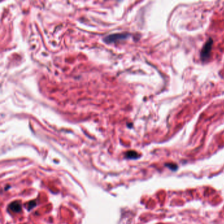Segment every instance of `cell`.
Listing matches in <instances>:
<instances>
[{
  "mask_svg": "<svg viewBox=\"0 0 224 224\" xmlns=\"http://www.w3.org/2000/svg\"><path fill=\"white\" fill-rule=\"evenodd\" d=\"M28 209L30 210L31 208H33L36 205V203L34 201H31V202H29V203L28 204Z\"/></svg>",
  "mask_w": 224,
  "mask_h": 224,
  "instance_id": "cell-6",
  "label": "cell"
},
{
  "mask_svg": "<svg viewBox=\"0 0 224 224\" xmlns=\"http://www.w3.org/2000/svg\"><path fill=\"white\" fill-rule=\"evenodd\" d=\"M126 157L130 159H136L139 157V155L137 152L134 151H127L126 153Z\"/></svg>",
  "mask_w": 224,
  "mask_h": 224,
  "instance_id": "cell-4",
  "label": "cell"
},
{
  "mask_svg": "<svg viewBox=\"0 0 224 224\" xmlns=\"http://www.w3.org/2000/svg\"><path fill=\"white\" fill-rule=\"evenodd\" d=\"M21 208V204L19 203L18 202H13L11 204H10V205H9V208H10V210L16 213L20 212L22 209Z\"/></svg>",
  "mask_w": 224,
  "mask_h": 224,
  "instance_id": "cell-3",
  "label": "cell"
},
{
  "mask_svg": "<svg viewBox=\"0 0 224 224\" xmlns=\"http://www.w3.org/2000/svg\"><path fill=\"white\" fill-rule=\"evenodd\" d=\"M213 44V41L212 39H209L208 41H207L206 43L204 44L203 48H202L201 51V58L202 60H206L209 57L210 53L212 46Z\"/></svg>",
  "mask_w": 224,
  "mask_h": 224,
  "instance_id": "cell-1",
  "label": "cell"
},
{
  "mask_svg": "<svg viewBox=\"0 0 224 224\" xmlns=\"http://www.w3.org/2000/svg\"><path fill=\"white\" fill-rule=\"evenodd\" d=\"M166 166H167V167L170 168L171 170L174 171L177 168V166L176 164H172V163H170V164H166Z\"/></svg>",
  "mask_w": 224,
  "mask_h": 224,
  "instance_id": "cell-5",
  "label": "cell"
},
{
  "mask_svg": "<svg viewBox=\"0 0 224 224\" xmlns=\"http://www.w3.org/2000/svg\"><path fill=\"white\" fill-rule=\"evenodd\" d=\"M127 37V34H114L106 37L105 41L107 43H113L116 41L124 40Z\"/></svg>",
  "mask_w": 224,
  "mask_h": 224,
  "instance_id": "cell-2",
  "label": "cell"
}]
</instances>
